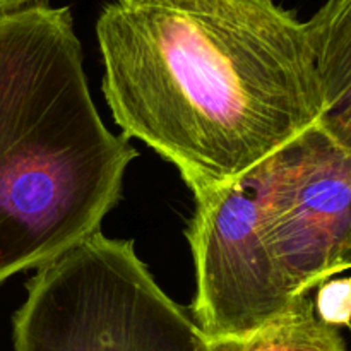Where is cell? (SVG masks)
Here are the masks:
<instances>
[{"mask_svg":"<svg viewBox=\"0 0 351 351\" xmlns=\"http://www.w3.org/2000/svg\"><path fill=\"white\" fill-rule=\"evenodd\" d=\"M185 237L195 269L189 312L208 339L261 331L283 317L298 298L264 239L247 175L195 197Z\"/></svg>","mask_w":351,"mask_h":351,"instance_id":"cell-5","label":"cell"},{"mask_svg":"<svg viewBox=\"0 0 351 351\" xmlns=\"http://www.w3.org/2000/svg\"><path fill=\"white\" fill-rule=\"evenodd\" d=\"M208 351H348L341 332L315 315L312 293L261 331L242 338L209 339Z\"/></svg>","mask_w":351,"mask_h":351,"instance_id":"cell-7","label":"cell"},{"mask_svg":"<svg viewBox=\"0 0 351 351\" xmlns=\"http://www.w3.org/2000/svg\"><path fill=\"white\" fill-rule=\"evenodd\" d=\"M245 175L295 297L350 269L351 134L322 119Z\"/></svg>","mask_w":351,"mask_h":351,"instance_id":"cell-4","label":"cell"},{"mask_svg":"<svg viewBox=\"0 0 351 351\" xmlns=\"http://www.w3.org/2000/svg\"><path fill=\"white\" fill-rule=\"evenodd\" d=\"M36 3H48V0H0V14L23 9L27 5H36Z\"/></svg>","mask_w":351,"mask_h":351,"instance_id":"cell-9","label":"cell"},{"mask_svg":"<svg viewBox=\"0 0 351 351\" xmlns=\"http://www.w3.org/2000/svg\"><path fill=\"white\" fill-rule=\"evenodd\" d=\"M136 158L96 110L71 9L0 14V287L101 232Z\"/></svg>","mask_w":351,"mask_h":351,"instance_id":"cell-2","label":"cell"},{"mask_svg":"<svg viewBox=\"0 0 351 351\" xmlns=\"http://www.w3.org/2000/svg\"><path fill=\"white\" fill-rule=\"evenodd\" d=\"M331 125L351 134V0H326L307 21Z\"/></svg>","mask_w":351,"mask_h":351,"instance_id":"cell-6","label":"cell"},{"mask_svg":"<svg viewBox=\"0 0 351 351\" xmlns=\"http://www.w3.org/2000/svg\"><path fill=\"white\" fill-rule=\"evenodd\" d=\"M14 351H208L191 312L171 300L134 242L101 232L26 283L12 317Z\"/></svg>","mask_w":351,"mask_h":351,"instance_id":"cell-3","label":"cell"},{"mask_svg":"<svg viewBox=\"0 0 351 351\" xmlns=\"http://www.w3.org/2000/svg\"><path fill=\"white\" fill-rule=\"evenodd\" d=\"M96 38L122 136L170 161L194 199L328 117L307 21L274 0H110Z\"/></svg>","mask_w":351,"mask_h":351,"instance_id":"cell-1","label":"cell"},{"mask_svg":"<svg viewBox=\"0 0 351 351\" xmlns=\"http://www.w3.org/2000/svg\"><path fill=\"white\" fill-rule=\"evenodd\" d=\"M315 315L322 322L335 328H350L351 315V287L348 278L324 281L317 288L314 298Z\"/></svg>","mask_w":351,"mask_h":351,"instance_id":"cell-8","label":"cell"}]
</instances>
